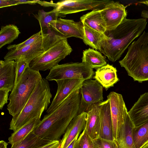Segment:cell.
<instances>
[{"label":"cell","mask_w":148,"mask_h":148,"mask_svg":"<svg viewBox=\"0 0 148 148\" xmlns=\"http://www.w3.org/2000/svg\"><path fill=\"white\" fill-rule=\"evenodd\" d=\"M80 88L75 90L51 113L45 115L34 130L40 138L59 140L72 120L78 115L81 97Z\"/></svg>","instance_id":"6da1fadb"},{"label":"cell","mask_w":148,"mask_h":148,"mask_svg":"<svg viewBox=\"0 0 148 148\" xmlns=\"http://www.w3.org/2000/svg\"><path fill=\"white\" fill-rule=\"evenodd\" d=\"M147 19H125L115 29L106 30L105 38L101 42L99 51L115 62L119 59L125 50L146 28Z\"/></svg>","instance_id":"7a4b0ae2"},{"label":"cell","mask_w":148,"mask_h":148,"mask_svg":"<svg viewBox=\"0 0 148 148\" xmlns=\"http://www.w3.org/2000/svg\"><path fill=\"white\" fill-rule=\"evenodd\" d=\"M52 97L48 80L42 77L20 113L12 118L9 129L14 132L33 119L41 118L43 112L47 110Z\"/></svg>","instance_id":"3957f363"},{"label":"cell","mask_w":148,"mask_h":148,"mask_svg":"<svg viewBox=\"0 0 148 148\" xmlns=\"http://www.w3.org/2000/svg\"><path fill=\"white\" fill-rule=\"evenodd\" d=\"M119 62L134 81L148 80V32L144 31L130 45L125 56Z\"/></svg>","instance_id":"277c9868"},{"label":"cell","mask_w":148,"mask_h":148,"mask_svg":"<svg viewBox=\"0 0 148 148\" xmlns=\"http://www.w3.org/2000/svg\"><path fill=\"white\" fill-rule=\"evenodd\" d=\"M42 77L39 71L29 66L25 70L20 80L10 94L7 109L14 118L21 111L32 93L38 81Z\"/></svg>","instance_id":"5b68a950"},{"label":"cell","mask_w":148,"mask_h":148,"mask_svg":"<svg viewBox=\"0 0 148 148\" xmlns=\"http://www.w3.org/2000/svg\"><path fill=\"white\" fill-rule=\"evenodd\" d=\"M72 50L67 39L62 40L32 60L29 66L39 71L50 70L69 55Z\"/></svg>","instance_id":"8992f818"},{"label":"cell","mask_w":148,"mask_h":148,"mask_svg":"<svg viewBox=\"0 0 148 148\" xmlns=\"http://www.w3.org/2000/svg\"><path fill=\"white\" fill-rule=\"evenodd\" d=\"M94 74L93 69L84 63L70 62L54 66L45 79L48 81L69 79L85 80L91 79Z\"/></svg>","instance_id":"52a82bcc"},{"label":"cell","mask_w":148,"mask_h":148,"mask_svg":"<svg viewBox=\"0 0 148 148\" xmlns=\"http://www.w3.org/2000/svg\"><path fill=\"white\" fill-rule=\"evenodd\" d=\"M110 0H65L56 3L57 7L55 9L58 17H64L66 15L84 11L100 10Z\"/></svg>","instance_id":"ba28073f"},{"label":"cell","mask_w":148,"mask_h":148,"mask_svg":"<svg viewBox=\"0 0 148 148\" xmlns=\"http://www.w3.org/2000/svg\"><path fill=\"white\" fill-rule=\"evenodd\" d=\"M107 97L110 102L113 138L116 140L120 135L128 111L121 94L111 92Z\"/></svg>","instance_id":"9c48e42d"},{"label":"cell","mask_w":148,"mask_h":148,"mask_svg":"<svg viewBox=\"0 0 148 148\" xmlns=\"http://www.w3.org/2000/svg\"><path fill=\"white\" fill-rule=\"evenodd\" d=\"M103 88L95 80L83 82L79 90L81 99L78 114L87 112L92 106L103 101Z\"/></svg>","instance_id":"30bf717a"},{"label":"cell","mask_w":148,"mask_h":148,"mask_svg":"<svg viewBox=\"0 0 148 148\" xmlns=\"http://www.w3.org/2000/svg\"><path fill=\"white\" fill-rule=\"evenodd\" d=\"M34 16L38 20L40 26L42 42H53L64 38L55 28L56 22L58 16L55 9L49 12L40 10L37 14Z\"/></svg>","instance_id":"8fae6325"},{"label":"cell","mask_w":148,"mask_h":148,"mask_svg":"<svg viewBox=\"0 0 148 148\" xmlns=\"http://www.w3.org/2000/svg\"><path fill=\"white\" fill-rule=\"evenodd\" d=\"M100 11L106 24V30L115 29L127 15L126 7L119 1L110 0Z\"/></svg>","instance_id":"7c38bea8"},{"label":"cell","mask_w":148,"mask_h":148,"mask_svg":"<svg viewBox=\"0 0 148 148\" xmlns=\"http://www.w3.org/2000/svg\"><path fill=\"white\" fill-rule=\"evenodd\" d=\"M84 80L79 79H69L56 81L58 85L56 93L47 112L49 114L57 108L70 95L80 88Z\"/></svg>","instance_id":"4fadbf2b"},{"label":"cell","mask_w":148,"mask_h":148,"mask_svg":"<svg viewBox=\"0 0 148 148\" xmlns=\"http://www.w3.org/2000/svg\"><path fill=\"white\" fill-rule=\"evenodd\" d=\"M128 113L134 127H139L148 121V92L140 96Z\"/></svg>","instance_id":"5bb4252c"},{"label":"cell","mask_w":148,"mask_h":148,"mask_svg":"<svg viewBox=\"0 0 148 148\" xmlns=\"http://www.w3.org/2000/svg\"><path fill=\"white\" fill-rule=\"evenodd\" d=\"M86 112L75 116L71 121L60 141V148H66L72 141L85 128L87 118Z\"/></svg>","instance_id":"9a60e30c"},{"label":"cell","mask_w":148,"mask_h":148,"mask_svg":"<svg viewBox=\"0 0 148 148\" xmlns=\"http://www.w3.org/2000/svg\"><path fill=\"white\" fill-rule=\"evenodd\" d=\"M55 28L65 39L72 37L84 39L83 24L81 21L77 22L60 18L56 22Z\"/></svg>","instance_id":"2e32d148"},{"label":"cell","mask_w":148,"mask_h":148,"mask_svg":"<svg viewBox=\"0 0 148 148\" xmlns=\"http://www.w3.org/2000/svg\"><path fill=\"white\" fill-rule=\"evenodd\" d=\"M44 51L42 47L41 36L34 43L21 49L9 51L4 57V60H15L21 56H24L29 64L35 58L40 55Z\"/></svg>","instance_id":"e0dca14e"},{"label":"cell","mask_w":148,"mask_h":148,"mask_svg":"<svg viewBox=\"0 0 148 148\" xmlns=\"http://www.w3.org/2000/svg\"><path fill=\"white\" fill-rule=\"evenodd\" d=\"M16 66L14 60H0V89L12 91L15 86Z\"/></svg>","instance_id":"ac0fdd59"},{"label":"cell","mask_w":148,"mask_h":148,"mask_svg":"<svg viewBox=\"0 0 148 148\" xmlns=\"http://www.w3.org/2000/svg\"><path fill=\"white\" fill-rule=\"evenodd\" d=\"M100 117L101 126L99 138L109 140H114L110 106L108 99L101 102Z\"/></svg>","instance_id":"d6986e66"},{"label":"cell","mask_w":148,"mask_h":148,"mask_svg":"<svg viewBox=\"0 0 148 148\" xmlns=\"http://www.w3.org/2000/svg\"><path fill=\"white\" fill-rule=\"evenodd\" d=\"M101 102L90 107L87 111L85 129L93 140L99 137L100 130V111Z\"/></svg>","instance_id":"ffe728a7"},{"label":"cell","mask_w":148,"mask_h":148,"mask_svg":"<svg viewBox=\"0 0 148 148\" xmlns=\"http://www.w3.org/2000/svg\"><path fill=\"white\" fill-rule=\"evenodd\" d=\"M93 78L98 82L106 90L113 87L119 81L116 69L109 64L96 69Z\"/></svg>","instance_id":"44dd1931"},{"label":"cell","mask_w":148,"mask_h":148,"mask_svg":"<svg viewBox=\"0 0 148 148\" xmlns=\"http://www.w3.org/2000/svg\"><path fill=\"white\" fill-rule=\"evenodd\" d=\"M100 10H93L84 15L80 17V21L90 28L104 33L106 26Z\"/></svg>","instance_id":"7402d4cb"},{"label":"cell","mask_w":148,"mask_h":148,"mask_svg":"<svg viewBox=\"0 0 148 148\" xmlns=\"http://www.w3.org/2000/svg\"><path fill=\"white\" fill-rule=\"evenodd\" d=\"M134 127L133 123L127 113L120 135L115 140L119 148H135L132 136Z\"/></svg>","instance_id":"603a6c76"},{"label":"cell","mask_w":148,"mask_h":148,"mask_svg":"<svg viewBox=\"0 0 148 148\" xmlns=\"http://www.w3.org/2000/svg\"><path fill=\"white\" fill-rule=\"evenodd\" d=\"M82 61L91 68L96 69L107 64L104 56L100 52L90 48L83 51Z\"/></svg>","instance_id":"cb8c5ba5"},{"label":"cell","mask_w":148,"mask_h":148,"mask_svg":"<svg viewBox=\"0 0 148 148\" xmlns=\"http://www.w3.org/2000/svg\"><path fill=\"white\" fill-rule=\"evenodd\" d=\"M83 24V42L92 49L99 50L101 42L106 38L105 34L90 28L84 24Z\"/></svg>","instance_id":"d4e9b609"},{"label":"cell","mask_w":148,"mask_h":148,"mask_svg":"<svg viewBox=\"0 0 148 148\" xmlns=\"http://www.w3.org/2000/svg\"><path fill=\"white\" fill-rule=\"evenodd\" d=\"M40 121V118L37 117L22 126L11 134L8 138V143L12 145L24 139L34 130Z\"/></svg>","instance_id":"484cf974"},{"label":"cell","mask_w":148,"mask_h":148,"mask_svg":"<svg viewBox=\"0 0 148 148\" xmlns=\"http://www.w3.org/2000/svg\"><path fill=\"white\" fill-rule=\"evenodd\" d=\"M51 141L40 138L33 130L24 139L11 145L10 148H39Z\"/></svg>","instance_id":"4316f807"},{"label":"cell","mask_w":148,"mask_h":148,"mask_svg":"<svg viewBox=\"0 0 148 148\" xmlns=\"http://www.w3.org/2000/svg\"><path fill=\"white\" fill-rule=\"evenodd\" d=\"M20 33L18 28L14 25L1 26L0 31V49L12 42L18 38Z\"/></svg>","instance_id":"83f0119b"},{"label":"cell","mask_w":148,"mask_h":148,"mask_svg":"<svg viewBox=\"0 0 148 148\" xmlns=\"http://www.w3.org/2000/svg\"><path fill=\"white\" fill-rule=\"evenodd\" d=\"M132 136L135 148H142L148 144V121L139 127H134Z\"/></svg>","instance_id":"f1b7e54d"},{"label":"cell","mask_w":148,"mask_h":148,"mask_svg":"<svg viewBox=\"0 0 148 148\" xmlns=\"http://www.w3.org/2000/svg\"><path fill=\"white\" fill-rule=\"evenodd\" d=\"M73 148H94L93 140L85 129L80 135Z\"/></svg>","instance_id":"f546056e"},{"label":"cell","mask_w":148,"mask_h":148,"mask_svg":"<svg viewBox=\"0 0 148 148\" xmlns=\"http://www.w3.org/2000/svg\"><path fill=\"white\" fill-rule=\"evenodd\" d=\"M15 61L16 63L15 85L20 80L25 69L29 66V64L27 61L25 56H23Z\"/></svg>","instance_id":"4dcf8cb0"},{"label":"cell","mask_w":148,"mask_h":148,"mask_svg":"<svg viewBox=\"0 0 148 148\" xmlns=\"http://www.w3.org/2000/svg\"><path fill=\"white\" fill-rule=\"evenodd\" d=\"M41 36V32L40 31L33 34L28 39L22 43L17 44L9 45L7 47V49L9 51L21 49L34 43Z\"/></svg>","instance_id":"1f68e13d"},{"label":"cell","mask_w":148,"mask_h":148,"mask_svg":"<svg viewBox=\"0 0 148 148\" xmlns=\"http://www.w3.org/2000/svg\"><path fill=\"white\" fill-rule=\"evenodd\" d=\"M93 142L94 148H119L115 140L111 141L99 138L93 140Z\"/></svg>","instance_id":"d6a6232c"},{"label":"cell","mask_w":148,"mask_h":148,"mask_svg":"<svg viewBox=\"0 0 148 148\" xmlns=\"http://www.w3.org/2000/svg\"><path fill=\"white\" fill-rule=\"evenodd\" d=\"M10 91L7 89H0V109H3L4 105L8 102L9 92Z\"/></svg>","instance_id":"836d02e7"},{"label":"cell","mask_w":148,"mask_h":148,"mask_svg":"<svg viewBox=\"0 0 148 148\" xmlns=\"http://www.w3.org/2000/svg\"><path fill=\"white\" fill-rule=\"evenodd\" d=\"M16 0H0V8L18 5Z\"/></svg>","instance_id":"e575fe53"},{"label":"cell","mask_w":148,"mask_h":148,"mask_svg":"<svg viewBox=\"0 0 148 148\" xmlns=\"http://www.w3.org/2000/svg\"><path fill=\"white\" fill-rule=\"evenodd\" d=\"M60 141L59 140L51 141L39 148H60Z\"/></svg>","instance_id":"d590c367"},{"label":"cell","mask_w":148,"mask_h":148,"mask_svg":"<svg viewBox=\"0 0 148 148\" xmlns=\"http://www.w3.org/2000/svg\"><path fill=\"white\" fill-rule=\"evenodd\" d=\"M37 3H38L44 7H53L54 8H56L58 6L57 4L54 3L53 1L49 2L45 1L37 0Z\"/></svg>","instance_id":"8d00e7d4"},{"label":"cell","mask_w":148,"mask_h":148,"mask_svg":"<svg viewBox=\"0 0 148 148\" xmlns=\"http://www.w3.org/2000/svg\"><path fill=\"white\" fill-rule=\"evenodd\" d=\"M18 5L23 4H28L35 5L37 3V0H16Z\"/></svg>","instance_id":"74e56055"},{"label":"cell","mask_w":148,"mask_h":148,"mask_svg":"<svg viewBox=\"0 0 148 148\" xmlns=\"http://www.w3.org/2000/svg\"><path fill=\"white\" fill-rule=\"evenodd\" d=\"M79 136V135H77L70 143V144L66 148H73Z\"/></svg>","instance_id":"f35d334b"},{"label":"cell","mask_w":148,"mask_h":148,"mask_svg":"<svg viewBox=\"0 0 148 148\" xmlns=\"http://www.w3.org/2000/svg\"><path fill=\"white\" fill-rule=\"evenodd\" d=\"M141 16L143 18L148 19V11L146 10H143L141 13Z\"/></svg>","instance_id":"ab89813d"},{"label":"cell","mask_w":148,"mask_h":148,"mask_svg":"<svg viewBox=\"0 0 148 148\" xmlns=\"http://www.w3.org/2000/svg\"><path fill=\"white\" fill-rule=\"evenodd\" d=\"M8 145V143L4 140H1L0 141V148H7Z\"/></svg>","instance_id":"60d3db41"},{"label":"cell","mask_w":148,"mask_h":148,"mask_svg":"<svg viewBox=\"0 0 148 148\" xmlns=\"http://www.w3.org/2000/svg\"><path fill=\"white\" fill-rule=\"evenodd\" d=\"M138 3H140L145 4L148 6V0L140 1L138 2Z\"/></svg>","instance_id":"b9f144b4"},{"label":"cell","mask_w":148,"mask_h":148,"mask_svg":"<svg viewBox=\"0 0 148 148\" xmlns=\"http://www.w3.org/2000/svg\"><path fill=\"white\" fill-rule=\"evenodd\" d=\"M142 148H148V144L144 146Z\"/></svg>","instance_id":"7bdbcfd3"}]
</instances>
